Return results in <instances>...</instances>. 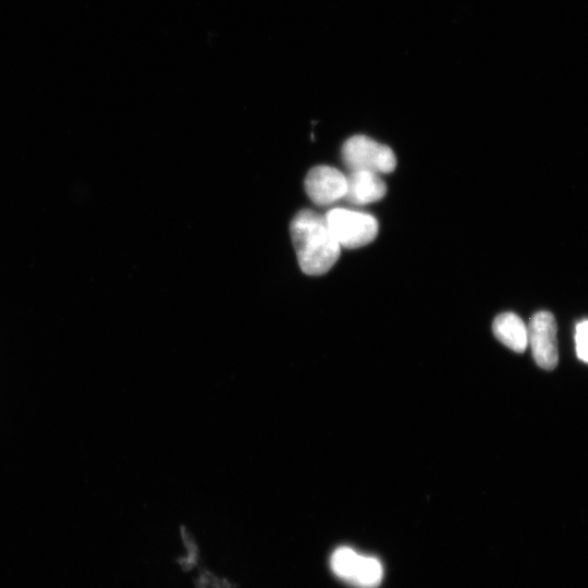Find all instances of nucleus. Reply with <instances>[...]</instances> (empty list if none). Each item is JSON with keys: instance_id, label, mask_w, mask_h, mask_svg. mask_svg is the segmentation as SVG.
<instances>
[{"instance_id": "obj_10", "label": "nucleus", "mask_w": 588, "mask_h": 588, "mask_svg": "<svg viewBox=\"0 0 588 588\" xmlns=\"http://www.w3.org/2000/svg\"><path fill=\"white\" fill-rule=\"evenodd\" d=\"M575 347L579 359L588 364V320H583L576 326Z\"/></svg>"}, {"instance_id": "obj_4", "label": "nucleus", "mask_w": 588, "mask_h": 588, "mask_svg": "<svg viewBox=\"0 0 588 588\" xmlns=\"http://www.w3.org/2000/svg\"><path fill=\"white\" fill-rule=\"evenodd\" d=\"M528 344L537 365L546 370L553 369L559 360L556 323L553 315L541 310L536 313L528 326Z\"/></svg>"}, {"instance_id": "obj_8", "label": "nucleus", "mask_w": 588, "mask_h": 588, "mask_svg": "<svg viewBox=\"0 0 588 588\" xmlns=\"http://www.w3.org/2000/svg\"><path fill=\"white\" fill-rule=\"evenodd\" d=\"M382 574L381 563L377 559L360 555L351 581L363 588H373L380 584Z\"/></svg>"}, {"instance_id": "obj_3", "label": "nucleus", "mask_w": 588, "mask_h": 588, "mask_svg": "<svg viewBox=\"0 0 588 588\" xmlns=\"http://www.w3.org/2000/svg\"><path fill=\"white\" fill-rule=\"evenodd\" d=\"M341 247L358 248L372 242L378 234L377 219L366 212L334 208L324 216Z\"/></svg>"}, {"instance_id": "obj_6", "label": "nucleus", "mask_w": 588, "mask_h": 588, "mask_svg": "<svg viewBox=\"0 0 588 588\" xmlns=\"http://www.w3.org/2000/svg\"><path fill=\"white\" fill-rule=\"evenodd\" d=\"M347 188L344 196L352 204L366 205L380 200L387 192L381 177L369 171H351L346 175Z\"/></svg>"}, {"instance_id": "obj_9", "label": "nucleus", "mask_w": 588, "mask_h": 588, "mask_svg": "<svg viewBox=\"0 0 588 588\" xmlns=\"http://www.w3.org/2000/svg\"><path fill=\"white\" fill-rule=\"evenodd\" d=\"M359 556L360 555L351 548L341 547L336 549L331 556L332 571L341 578L351 581Z\"/></svg>"}, {"instance_id": "obj_5", "label": "nucleus", "mask_w": 588, "mask_h": 588, "mask_svg": "<svg viewBox=\"0 0 588 588\" xmlns=\"http://www.w3.org/2000/svg\"><path fill=\"white\" fill-rule=\"evenodd\" d=\"M346 188V175L329 166L314 167L305 179L306 193L317 205H329L344 198Z\"/></svg>"}, {"instance_id": "obj_7", "label": "nucleus", "mask_w": 588, "mask_h": 588, "mask_svg": "<svg viewBox=\"0 0 588 588\" xmlns=\"http://www.w3.org/2000/svg\"><path fill=\"white\" fill-rule=\"evenodd\" d=\"M494 336L505 346L516 353L524 352L528 346V328L514 313H503L492 322Z\"/></svg>"}, {"instance_id": "obj_1", "label": "nucleus", "mask_w": 588, "mask_h": 588, "mask_svg": "<svg viewBox=\"0 0 588 588\" xmlns=\"http://www.w3.org/2000/svg\"><path fill=\"white\" fill-rule=\"evenodd\" d=\"M291 238L302 271L308 275L328 272L341 254V245L321 215L303 209L290 224Z\"/></svg>"}, {"instance_id": "obj_2", "label": "nucleus", "mask_w": 588, "mask_h": 588, "mask_svg": "<svg viewBox=\"0 0 588 588\" xmlns=\"http://www.w3.org/2000/svg\"><path fill=\"white\" fill-rule=\"evenodd\" d=\"M342 159L351 171L390 173L396 167L393 150L365 135H355L342 146Z\"/></svg>"}]
</instances>
